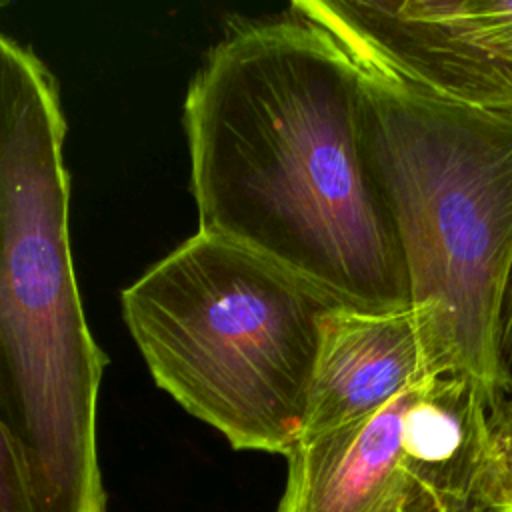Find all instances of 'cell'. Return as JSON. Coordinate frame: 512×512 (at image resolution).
<instances>
[{
	"label": "cell",
	"instance_id": "6da1fadb",
	"mask_svg": "<svg viewBox=\"0 0 512 512\" xmlns=\"http://www.w3.org/2000/svg\"><path fill=\"white\" fill-rule=\"evenodd\" d=\"M184 124L198 232L342 304L408 302L350 58L300 0L212 48L188 88Z\"/></svg>",
	"mask_w": 512,
	"mask_h": 512
},
{
	"label": "cell",
	"instance_id": "7a4b0ae2",
	"mask_svg": "<svg viewBox=\"0 0 512 512\" xmlns=\"http://www.w3.org/2000/svg\"><path fill=\"white\" fill-rule=\"evenodd\" d=\"M300 4L342 42L368 164L390 218L408 302L434 312L458 374L510 400L512 108L472 102L392 58L340 8Z\"/></svg>",
	"mask_w": 512,
	"mask_h": 512
},
{
	"label": "cell",
	"instance_id": "3957f363",
	"mask_svg": "<svg viewBox=\"0 0 512 512\" xmlns=\"http://www.w3.org/2000/svg\"><path fill=\"white\" fill-rule=\"evenodd\" d=\"M54 78L0 34V420L36 512H106L96 402L106 358L78 294Z\"/></svg>",
	"mask_w": 512,
	"mask_h": 512
},
{
	"label": "cell",
	"instance_id": "277c9868",
	"mask_svg": "<svg viewBox=\"0 0 512 512\" xmlns=\"http://www.w3.org/2000/svg\"><path fill=\"white\" fill-rule=\"evenodd\" d=\"M122 314L156 384L236 450L288 456L304 432L322 314L336 298L196 232L124 288Z\"/></svg>",
	"mask_w": 512,
	"mask_h": 512
},
{
	"label": "cell",
	"instance_id": "5b68a950",
	"mask_svg": "<svg viewBox=\"0 0 512 512\" xmlns=\"http://www.w3.org/2000/svg\"><path fill=\"white\" fill-rule=\"evenodd\" d=\"M508 402L432 374L372 414L302 438L276 512H490Z\"/></svg>",
	"mask_w": 512,
	"mask_h": 512
},
{
	"label": "cell",
	"instance_id": "8992f818",
	"mask_svg": "<svg viewBox=\"0 0 512 512\" xmlns=\"http://www.w3.org/2000/svg\"><path fill=\"white\" fill-rule=\"evenodd\" d=\"M438 372L456 368L432 310L410 302L332 306L318 324L302 438L364 418Z\"/></svg>",
	"mask_w": 512,
	"mask_h": 512
},
{
	"label": "cell",
	"instance_id": "52a82bcc",
	"mask_svg": "<svg viewBox=\"0 0 512 512\" xmlns=\"http://www.w3.org/2000/svg\"><path fill=\"white\" fill-rule=\"evenodd\" d=\"M392 58L472 102L512 108V0H338Z\"/></svg>",
	"mask_w": 512,
	"mask_h": 512
},
{
	"label": "cell",
	"instance_id": "ba28073f",
	"mask_svg": "<svg viewBox=\"0 0 512 512\" xmlns=\"http://www.w3.org/2000/svg\"><path fill=\"white\" fill-rule=\"evenodd\" d=\"M0 512H36L14 444L0 420Z\"/></svg>",
	"mask_w": 512,
	"mask_h": 512
},
{
	"label": "cell",
	"instance_id": "9c48e42d",
	"mask_svg": "<svg viewBox=\"0 0 512 512\" xmlns=\"http://www.w3.org/2000/svg\"><path fill=\"white\" fill-rule=\"evenodd\" d=\"M490 512H512V412L502 426L500 446L490 482Z\"/></svg>",
	"mask_w": 512,
	"mask_h": 512
},
{
	"label": "cell",
	"instance_id": "30bf717a",
	"mask_svg": "<svg viewBox=\"0 0 512 512\" xmlns=\"http://www.w3.org/2000/svg\"><path fill=\"white\" fill-rule=\"evenodd\" d=\"M504 362L506 368L512 376V288H510V298H508V306H506V316H504Z\"/></svg>",
	"mask_w": 512,
	"mask_h": 512
},
{
	"label": "cell",
	"instance_id": "8fae6325",
	"mask_svg": "<svg viewBox=\"0 0 512 512\" xmlns=\"http://www.w3.org/2000/svg\"><path fill=\"white\" fill-rule=\"evenodd\" d=\"M508 406H510V412H512V388H510V402H508Z\"/></svg>",
	"mask_w": 512,
	"mask_h": 512
},
{
	"label": "cell",
	"instance_id": "7c38bea8",
	"mask_svg": "<svg viewBox=\"0 0 512 512\" xmlns=\"http://www.w3.org/2000/svg\"><path fill=\"white\" fill-rule=\"evenodd\" d=\"M0 8H2V4H0Z\"/></svg>",
	"mask_w": 512,
	"mask_h": 512
}]
</instances>
